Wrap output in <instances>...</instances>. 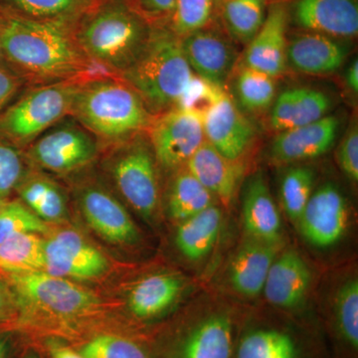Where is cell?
<instances>
[{"label": "cell", "mask_w": 358, "mask_h": 358, "mask_svg": "<svg viewBox=\"0 0 358 358\" xmlns=\"http://www.w3.org/2000/svg\"><path fill=\"white\" fill-rule=\"evenodd\" d=\"M84 358H148L140 346L129 339L99 336L82 348Z\"/></svg>", "instance_id": "74e56055"}, {"label": "cell", "mask_w": 358, "mask_h": 358, "mask_svg": "<svg viewBox=\"0 0 358 358\" xmlns=\"http://www.w3.org/2000/svg\"><path fill=\"white\" fill-rule=\"evenodd\" d=\"M183 289V280L171 273L148 275L129 294V310L138 319H152L169 310Z\"/></svg>", "instance_id": "d4e9b609"}, {"label": "cell", "mask_w": 358, "mask_h": 358, "mask_svg": "<svg viewBox=\"0 0 358 358\" xmlns=\"http://www.w3.org/2000/svg\"><path fill=\"white\" fill-rule=\"evenodd\" d=\"M245 232L250 239L282 244V220L270 188L262 176L250 181L242 205Z\"/></svg>", "instance_id": "7402d4cb"}, {"label": "cell", "mask_w": 358, "mask_h": 358, "mask_svg": "<svg viewBox=\"0 0 358 358\" xmlns=\"http://www.w3.org/2000/svg\"><path fill=\"white\" fill-rule=\"evenodd\" d=\"M70 115L96 138L112 145L147 131L154 117L138 93L117 75L85 79Z\"/></svg>", "instance_id": "7a4b0ae2"}, {"label": "cell", "mask_w": 358, "mask_h": 358, "mask_svg": "<svg viewBox=\"0 0 358 358\" xmlns=\"http://www.w3.org/2000/svg\"><path fill=\"white\" fill-rule=\"evenodd\" d=\"M234 327L227 315L214 313L186 333L178 358H232Z\"/></svg>", "instance_id": "603a6c76"}, {"label": "cell", "mask_w": 358, "mask_h": 358, "mask_svg": "<svg viewBox=\"0 0 358 358\" xmlns=\"http://www.w3.org/2000/svg\"><path fill=\"white\" fill-rule=\"evenodd\" d=\"M96 138L76 121L45 131L28 148L27 157L40 169L68 174L88 166L98 154Z\"/></svg>", "instance_id": "52a82bcc"}, {"label": "cell", "mask_w": 358, "mask_h": 358, "mask_svg": "<svg viewBox=\"0 0 358 358\" xmlns=\"http://www.w3.org/2000/svg\"><path fill=\"white\" fill-rule=\"evenodd\" d=\"M236 93L245 109H266L275 99V78L244 66L237 77Z\"/></svg>", "instance_id": "836d02e7"}, {"label": "cell", "mask_w": 358, "mask_h": 358, "mask_svg": "<svg viewBox=\"0 0 358 358\" xmlns=\"http://www.w3.org/2000/svg\"><path fill=\"white\" fill-rule=\"evenodd\" d=\"M334 327L338 338L352 352L358 350V281L343 282L334 296Z\"/></svg>", "instance_id": "1f68e13d"}, {"label": "cell", "mask_w": 358, "mask_h": 358, "mask_svg": "<svg viewBox=\"0 0 358 358\" xmlns=\"http://www.w3.org/2000/svg\"><path fill=\"white\" fill-rule=\"evenodd\" d=\"M222 17L231 36L249 44L265 21L266 0H224Z\"/></svg>", "instance_id": "4dcf8cb0"}, {"label": "cell", "mask_w": 358, "mask_h": 358, "mask_svg": "<svg viewBox=\"0 0 358 358\" xmlns=\"http://www.w3.org/2000/svg\"><path fill=\"white\" fill-rule=\"evenodd\" d=\"M185 166L215 199L229 206L243 176L239 160L227 159L205 141Z\"/></svg>", "instance_id": "d6986e66"}, {"label": "cell", "mask_w": 358, "mask_h": 358, "mask_svg": "<svg viewBox=\"0 0 358 358\" xmlns=\"http://www.w3.org/2000/svg\"><path fill=\"white\" fill-rule=\"evenodd\" d=\"M120 77L155 115L180 106L195 75L183 53L180 37L159 29L150 33L138 57Z\"/></svg>", "instance_id": "3957f363"}, {"label": "cell", "mask_w": 358, "mask_h": 358, "mask_svg": "<svg viewBox=\"0 0 358 358\" xmlns=\"http://www.w3.org/2000/svg\"><path fill=\"white\" fill-rule=\"evenodd\" d=\"M6 200L0 199V210H1L2 207L4 206V204H6Z\"/></svg>", "instance_id": "c3c4849f"}, {"label": "cell", "mask_w": 358, "mask_h": 358, "mask_svg": "<svg viewBox=\"0 0 358 358\" xmlns=\"http://www.w3.org/2000/svg\"><path fill=\"white\" fill-rule=\"evenodd\" d=\"M6 348L3 341L0 339V358H6Z\"/></svg>", "instance_id": "bcb514c9"}, {"label": "cell", "mask_w": 358, "mask_h": 358, "mask_svg": "<svg viewBox=\"0 0 358 358\" xmlns=\"http://www.w3.org/2000/svg\"><path fill=\"white\" fill-rule=\"evenodd\" d=\"M339 167L353 182L358 181V128L352 124L339 145Z\"/></svg>", "instance_id": "ab89813d"}, {"label": "cell", "mask_w": 358, "mask_h": 358, "mask_svg": "<svg viewBox=\"0 0 358 358\" xmlns=\"http://www.w3.org/2000/svg\"><path fill=\"white\" fill-rule=\"evenodd\" d=\"M345 45L315 32L296 35L287 46V64L303 74L329 75L338 71L346 58Z\"/></svg>", "instance_id": "ffe728a7"}, {"label": "cell", "mask_w": 358, "mask_h": 358, "mask_svg": "<svg viewBox=\"0 0 358 358\" xmlns=\"http://www.w3.org/2000/svg\"><path fill=\"white\" fill-rule=\"evenodd\" d=\"M20 86V78L0 68V113L13 100Z\"/></svg>", "instance_id": "60d3db41"}, {"label": "cell", "mask_w": 358, "mask_h": 358, "mask_svg": "<svg viewBox=\"0 0 358 358\" xmlns=\"http://www.w3.org/2000/svg\"><path fill=\"white\" fill-rule=\"evenodd\" d=\"M44 240L41 235L21 233L0 243V270L10 275L44 271Z\"/></svg>", "instance_id": "f546056e"}, {"label": "cell", "mask_w": 358, "mask_h": 358, "mask_svg": "<svg viewBox=\"0 0 358 358\" xmlns=\"http://www.w3.org/2000/svg\"><path fill=\"white\" fill-rule=\"evenodd\" d=\"M296 23L310 32L333 38H353L358 33L357 0H299Z\"/></svg>", "instance_id": "e0dca14e"}, {"label": "cell", "mask_w": 358, "mask_h": 358, "mask_svg": "<svg viewBox=\"0 0 358 358\" xmlns=\"http://www.w3.org/2000/svg\"><path fill=\"white\" fill-rule=\"evenodd\" d=\"M23 203L46 223H57L68 216L63 190L52 179L39 173L23 176L17 188Z\"/></svg>", "instance_id": "4316f807"}, {"label": "cell", "mask_w": 358, "mask_h": 358, "mask_svg": "<svg viewBox=\"0 0 358 358\" xmlns=\"http://www.w3.org/2000/svg\"><path fill=\"white\" fill-rule=\"evenodd\" d=\"M17 303V296L14 289L0 277V322L9 319L15 313Z\"/></svg>", "instance_id": "b9f144b4"}, {"label": "cell", "mask_w": 358, "mask_h": 358, "mask_svg": "<svg viewBox=\"0 0 358 358\" xmlns=\"http://www.w3.org/2000/svg\"><path fill=\"white\" fill-rule=\"evenodd\" d=\"M143 13L152 17H164L173 15L176 0H138Z\"/></svg>", "instance_id": "7bdbcfd3"}, {"label": "cell", "mask_w": 358, "mask_h": 358, "mask_svg": "<svg viewBox=\"0 0 358 358\" xmlns=\"http://www.w3.org/2000/svg\"><path fill=\"white\" fill-rule=\"evenodd\" d=\"M315 185V173L306 166L289 169L282 176L280 185V199L287 215L298 221L312 196Z\"/></svg>", "instance_id": "d6a6232c"}, {"label": "cell", "mask_w": 358, "mask_h": 358, "mask_svg": "<svg viewBox=\"0 0 358 358\" xmlns=\"http://www.w3.org/2000/svg\"><path fill=\"white\" fill-rule=\"evenodd\" d=\"M48 224L30 210L23 202H6L0 210V243L21 233L47 234Z\"/></svg>", "instance_id": "e575fe53"}, {"label": "cell", "mask_w": 358, "mask_h": 358, "mask_svg": "<svg viewBox=\"0 0 358 358\" xmlns=\"http://www.w3.org/2000/svg\"><path fill=\"white\" fill-rule=\"evenodd\" d=\"M10 279L18 301L51 315L76 317L93 310L99 303L89 289L44 271L10 275Z\"/></svg>", "instance_id": "9c48e42d"}, {"label": "cell", "mask_w": 358, "mask_h": 358, "mask_svg": "<svg viewBox=\"0 0 358 358\" xmlns=\"http://www.w3.org/2000/svg\"><path fill=\"white\" fill-rule=\"evenodd\" d=\"M24 176V164L13 145L0 143V199L4 200L17 188Z\"/></svg>", "instance_id": "f35d334b"}, {"label": "cell", "mask_w": 358, "mask_h": 358, "mask_svg": "<svg viewBox=\"0 0 358 358\" xmlns=\"http://www.w3.org/2000/svg\"><path fill=\"white\" fill-rule=\"evenodd\" d=\"M44 272L57 277L94 280L109 268L102 252L75 230H61L44 240Z\"/></svg>", "instance_id": "30bf717a"}, {"label": "cell", "mask_w": 358, "mask_h": 358, "mask_svg": "<svg viewBox=\"0 0 358 358\" xmlns=\"http://www.w3.org/2000/svg\"><path fill=\"white\" fill-rule=\"evenodd\" d=\"M281 246L247 238L228 268V280L233 289L246 298L263 293L268 270L279 255Z\"/></svg>", "instance_id": "44dd1931"}, {"label": "cell", "mask_w": 358, "mask_h": 358, "mask_svg": "<svg viewBox=\"0 0 358 358\" xmlns=\"http://www.w3.org/2000/svg\"><path fill=\"white\" fill-rule=\"evenodd\" d=\"M222 219V211L213 204L180 222L176 234L179 252L192 261L201 260L208 255L217 242Z\"/></svg>", "instance_id": "484cf974"}, {"label": "cell", "mask_w": 358, "mask_h": 358, "mask_svg": "<svg viewBox=\"0 0 358 358\" xmlns=\"http://www.w3.org/2000/svg\"><path fill=\"white\" fill-rule=\"evenodd\" d=\"M215 197L185 167L176 173L167 199V210L173 220L182 222L214 204Z\"/></svg>", "instance_id": "f1b7e54d"}, {"label": "cell", "mask_w": 358, "mask_h": 358, "mask_svg": "<svg viewBox=\"0 0 358 358\" xmlns=\"http://www.w3.org/2000/svg\"><path fill=\"white\" fill-rule=\"evenodd\" d=\"M52 358H84L80 353L75 352L66 346H54L51 350Z\"/></svg>", "instance_id": "f6af8a7d"}, {"label": "cell", "mask_w": 358, "mask_h": 358, "mask_svg": "<svg viewBox=\"0 0 358 358\" xmlns=\"http://www.w3.org/2000/svg\"><path fill=\"white\" fill-rule=\"evenodd\" d=\"M30 18L60 21L82 10L86 0H10Z\"/></svg>", "instance_id": "8d00e7d4"}, {"label": "cell", "mask_w": 358, "mask_h": 358, "mask_svg": "<svg viewBox=\"0 0 358 358\" xmlns=\"http://www.w3.org/2000/svg\"><path fill=\"white\" fill-rule=\"evenodd\" d=\"M346 84L353 93L358 92V61L355 59L346 71Z\"/></svg>", "instance_id": "ee69618b"}, {"label": "cell", "mask_w": 358, "mask_h": 358, "mask_svg": "<svg viewBox=\"0 0 358 358\" xmlns=\"http://www.w3.org/2000/svg\"><path fill=\"white\" fill-rule=\"evenodd\" d=\"M331 105L329 96L317 90H287L275 100L271 113V127L280 133L312 124L326 117Z\"/></svg>", "instance_id": "cb8c5ba5"}, {"label": "cell", "mask_w": 358, "mask_h": 358, "mask_svg": "<svg viewBox=\"0 0 358 358\" xmlns=\"http://www.w3.org/2000/svg\"><path fill=\"white\" fill-rule=\"evenodd\" d=\"M350 209L343 193L333 183L320 186L296 222L301 235L315 248H331L345 235Z\"/></svg>", "instance_id": "8fae6325"}, {"label": "cell", "mask_w": 358, "mask_h": 358, "mask_svg": "<svg viewBox=\"0 0 358 358\" xmlns=\"http://www.w3.org/2000/svg\"><path fill=\"white\" fill-rule=\"evenodd\" d=\"M78 203L85 220L96 234L115 245H129L138 240V231L121 202L100 186L80 189Z\"/></svg>", "instance_id": "7c38bea8"}, {"label": "cell", "mask_w": 358, "mask_h": 358, "mask_svg": "<svg viewBox=\"0 0 358 358\" xmlns=\"http://www.w3.org/2000/svg\"><path fill=\"white\" fill-rule=\"evenodd\" d=\"M3 54L2 52V43H1V27H0V58H1V55Z\"/></svg>", "instance_id": "7dc6e473"}, {"label": "cell", "mask_w": 358, "mask_h": 358, "mask_svg": "<svg viewBox=\"0 0 358 358\" xmlns=\"http://www.w3.org/2000/svg\"><path fill=\"white\" fill-rule=\"evenodd\" d=\"M312 282V273L303 257L294 251L280 252L275 259L263 293L266 299L275 307L294 308L305 301Z\"/></svg>", "instance_id": "ac0fdd59"}, {"label": "cell", "mask_w": 358, "mask_h": 358, "mask_svg": "<svg viewBox=\"0 0 358 358\" xmlns=\"http://www.w3.org/2000/svg\"><path fill=\"white\" fill-rule=\"evenodd\" d=\"M138 136L115 145L109 169L122 196L141 216L150 219L159 206V178L154 152Z\"/></svg>", "instance_id": "8992f818"}, {"label": "cell", "mask_w": 358, "mask_h": 358, "mask_svg": "<svg viewBox=\"0 0 358 358\" xmlns=\"http://www.w3.org/2000/svg\"><path fill=\"white\" fill-rule=\"evenodd\" d=\"M150 33L140 16L128 7L109 4L85 21L76 40L92 62L120 76L138 57Z\"/></svg>", "instance_id": "277c9868"}, {"label": "cell", "mask_w": 358, "mask_h": 358, "mask_svg": "<svg viewBox=\"0 0 358 358\" xmlns=\"http://www.w3.org/2000/svg\"><path fill=\"white\" fill-rule=\"evenodd\" d=\"M338 129V117L326 115L312 124L280 131L271 145V157L280 164L317 159L333 148Z\"/></svg>", "instance_id": "9a60e30c"}, {"label": "cell", "mask_w": 358, "mask_h": 358, "mask_svg": "<svg viewBox=\"0 0 358 358\" xmlns=\"http://www.w3.org/2000/svg\"><path fill=\"white\" fill-rule=\"evenodd\" d=\"M236 358H303L298 339L285 329L255 327L240 338Z\"/></svg>", "instance_id": "83f0119b"}, {"label": "cell", "mask_w": 358, "mask_h": 358, "mask_svg": "<svg viewBox=\"0 0 358 358\" xmlns=\"http://www.w3.org/2000/svg\"><path fill=\"white\" fill-rule=\"evenodd\" d=\"M213 0H176L173 31L182 38L206 27L210 20Z\"/></svg>", "instance_id": "d590c367"}, {"label": "cell", "mask_w": 358, "mask_h": 358, "mask_svg": "<svg viewBox=\"0 0 358 358\" xmlns=\"http://www.w3.org/2000/svg\"><path fill=\"white\" fill-rule=\"evenodd\" d=\"M288 13L281 4L268 9L262 27L250 41L244 66L277 78L286 71Z\"/></svg>", "instance_id": "2e32d148"}, {"label": "cell", "mask_w": 358, "mask_h": 358, "mask_svg": "<svg viewBox=\"0 0 358 358\" xmlns=\"http://www.w3.org/2000/svg\"><path fill=\"white\" fill-rule=\"evenodd\" d=\"M180 39L195 76L223 89L236 60V52L229 40L216 30L205 27Z\"/></svg>", "instance_id": "5bb4252c"}, {"label": "cell", "mask_w": 358, "mask_h": 358, "mask_svg": "<svg viewBox=\"0 0 358 358\" xmlns=\"http://www.w3.org/2000/svg\"><path fill=\"white\" fill-rule=\"evenodd\" d=\"M1 43L8 60L37 83L92 77V61L59 21L9 18L1 26Z\"/></svg>", "instance_id": "6da1fadb"}, {"label": "cell", "mask_w": 358, "mask_h": 358, "mask_svg": "<svg viewBox=\"0 0 358 358\" xmlns=\"http://www.w3.org/2000/svg\"><path fill=\"white\" fill-rule=\"evenodd\" d=\"M147 131L155 159L167 169L185 166L206 141L202 115L183 107L154 115Z\"/></svg>", "instance_id": "ba28073f"}, {"label": "cell", "mask_w": 358, "mask_h": 358, "mask_svg": "<svg viewBox=\"0 0 358 358\" xmlns=\"http://www.w3.org/2000/svg\"><path fill=\"white\" fill-rule=\"evenodd\" d=\"M85 79L42 84L25 94L0 120V131L18 145H31L45 131L70 115L80 85Z\"/></svg>", "instance_id": "5b68a950"}, {"label": "cell", "mask_w": 358, "mask_h": 358, "mask_svg": "<svg viewBox=\"0 0 358 358\" xmlns=\"http://www.w3.org/2000/svg\"><path fill=\"white\" fill-rule=\"evenodd\" d=\"M207 143L227 159L240 160L255 138V128L222 92L203 115Z\"/></svg>", "instance_id": "4fadbf2b"}]
</instances>
